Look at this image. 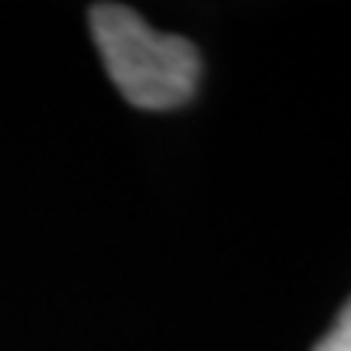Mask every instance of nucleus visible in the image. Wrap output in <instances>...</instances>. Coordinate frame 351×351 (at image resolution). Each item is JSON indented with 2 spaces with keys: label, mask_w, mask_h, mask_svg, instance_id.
I'll list each match as a JSON object with an SVG mask.
<instances>
[{
  "label": "nucleus",
  "mask_w": 351,
  "mask_h": 351,
  "mask_svg": "<svg viewBox=\"0 0 351 351\" xmlns=\"http://www.w3.org/2000/svg\"><path fill=\"white\" fill-rule=\"evenodd\" d=\"M91 33L117 91L143 111H169L195 95L199 49L186 36L153 29L124 3H95Z\"/></svg>",
  "instance_id": "f257e3e1"
},
{
  "label": "nucleus",
  "mask_w": 351,
  "mask_h": 351,
  "mask_svg": "<svg viewBox=\"0 0 351 351\" xmlns=\"http://www.w3.org/2000/svg\"><path fill=\"white\" fill-rule=\"evenodd\" d=\"M313 351H351V300L341 306L339 319L332 322V328L322 335V341Z\"/></svg>",
  "instance_id": "f03ea898"
}]
</instances>
